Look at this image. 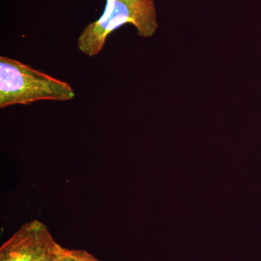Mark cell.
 <instances>
[{"label":"cell","mask_w":261,"mask_h":261,"mask_svg":"<svg viewBox=\"0 0 261 261\" xmlns=\"http://www.w3.org/2000/svg\"><path fill=\"white\" fill-rule=\"evenodd\" d=\"M125 24H132L141 37H152L159 27L154 0H106L102 15L81 33L79 49L90 58L97 56L108 37Z\"/></svg>","instance_id":"1"},{"label":"cell","mask_w":261,"mask_h":261,"mask_svg":"<svg viewBox=\"0 0 261 261\" xmlns=\"http://www.w3.org/2000/svg\"><path fill=\"white\" fill-rule=\"evenodd\" d=\"M61 261H102L85 250H68L65 248Z\"/></svg>","instance_id":"4"},{"label":"cell","mask_w":261,"mask_h":261,"mask_svg":"<svg viewBox=\"0 0 261 261\" xmlns=\"http://www.w3.org/2000/svg\"><path fill=\"white\" fill-rule=\"evenodd\" d=\"M75 96L67 82L17 60L0 56V108L40 100L65 102Z\"/></svg>","instance_id":"2"},{"label":"cell","mask_w":261,"mask_h":261,"mask_svg":"<svg viewBox=\"0 0 261 261\" xmlns=\"http://www.w3.org/2000/svg\"><path fill=\"white\" fill-rule=\"evenodd\" d=\"M64 251L46 225L34 220L2 245L0 261H61Z\"/></svg>","instance_id":"3"}]
</instances>
